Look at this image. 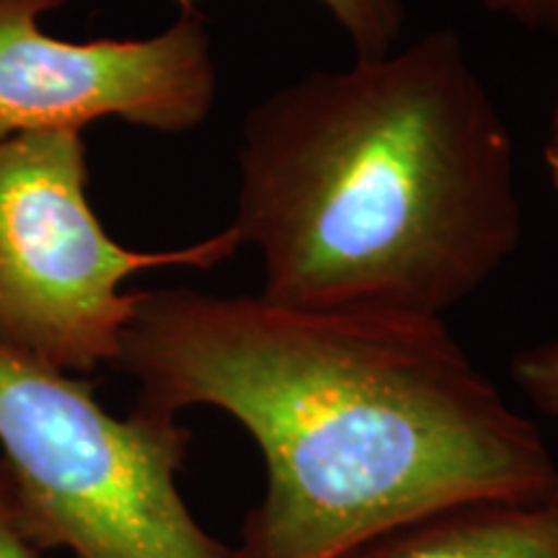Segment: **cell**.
I'll list each match as a JSON object with an SVG mask.
<instances>
[{"label": "cell", "instance_id": "obj_8", "mask_svg": "<svg viewBox=\"0 0 558 558\" xmlns=\"http://www.w3.org/2000/svg\"><path fill=\"white\" fill-rule=\"evenodd\" d=\"M509 375L543 416L558 418V341L520 349L509 365Z\"/></svg>", "mask_w": 558, "mask_h": 558}, {"label": "cell", "instance_id": "obj_11", "mask_svg": "<svg viewBox=\"0 0 558 558\" xmlns=\"http://www.w3.org/2000/svg\"><path fill=\"white\" fill-rule=\"evenodd\" d=\"M543 160H546L550 184H554V190L558 192V107L554 114V124H550V137L546 143V150H543Z\"/></svg>", "mask_w": 558, "mask_h": 558}, {"label": "cell", "instance_id": "obj_1", "mask_svg": "<svg viewBox=\"0 0 558 558\" xmlns=\"http://www.w3.org/2000/svg\"><path fill=\"white\" fill-rule=\"evenodd\" d=\"M114 367L137 411L218 409L256 442L267 486L233 558H347L435 509L558 486L538 424L437 316L150 290Z\"/></svg>", "mask_w": 558, "mask_h": 558}, {"label": "cell", "instance_id": "obj_6", "mask_svg": "<svg viewBox=\"0 0 558 558\" xmlns=\"http://www.w3.org/2000/svg\"><path fill=\"white\" fill-rule=\"evenodd\" d=\"M347 558H558V486L435 509Z\"/></svg>", "mask_w": 558, "mask_h": 558}, {"label": "cell", "instance_id": "obj_4", "mask_svg": "<svg viewBox=\"0 0 558 558\" xmlns=\"http://www.w3.org/2000/svg\"><path fill=\"white\" fill-rule=\"evenodd\" d=\"M83 132L0 140V349L65 375L114 365L148 269H213L243 246L239 230L173 251H135L104 230L88 199Z\"/></svg>", "mask_w": 558, "mask_h": 558}, {"label": "cell", "instance_id": "obj_3", "mask_svg": "<svg viewBox=\"0 0 558 558\" xmlns=\"http://www.w3.org/2000/svg\"><path fill=\"white\" fill-rule=\"evenodd\" d=\"M192 429L132 409L114 416L94 383L0 349V456L39 550L73 558H233L179 488Z\"/></svg>", "mask_w": 558, "mask_h": 558}, {"label": "cell", "instance_id": "obj_10", "mask_svg": "<svg viewBox=\"0 0 558 558\" xmlns=\"http://www.w3.org/2000/svg\"><path fill=\"white\" fill-rule=\"evenodd\" d=\"M488 13L512 19L530 29L558 32V0H476Z\"/></svg>", "mask_w": 558, "mask_h": 558}, {"label": "cell", "instance_id": "obj_9", "mask_svg": "<svg viewBox=\"0 0 558 558\" xmlns=\"http://www.w3.org/2000/svg\"><path fill=\"white\" fill-rule=\"evenodd\" d=\"M41 550L29 541L21 518V499L16 481L0 456V558H39Z\"/></svg>", "mask_w": 558, "mask_h": 558}, {"label": "cell", "instance_id": "obj_5", "mask_svg": "<svg viewBox=\"0 0 558 558\" xmlns=\"http://www.w3.org/2000/svg\"><path fill=\"white\" fill-rule=\"evenodd\" d=\"M65 0H0V140L122 120L194 130L218 99L213 37L197 9L148 39L65 41L39 26Z\"/></svg>", "mask_w": 558, "mask_h": 558}, {"label": "cell", "instance_id": "obj_7", "mask_svg": "<svg viewBox=\"0 0 558 558\" xmlns=\"http://www.w3.org/2000/svg\"><path fill=\"white\" fill-rule=\"evenodd\" d=\"M179 11L194 9L197 0H173ZM347 34L354 60L383 58L396 50L407 26V0H318Z\"/></svg>", "mask_w": 558, "mask_h": 558}, {"label": "cell", "instance_id": "obj_2", "mask_svg": "<svg viewBox=\"0 0 558 558\" xmlns=\"http://www.w3.org/2000/svg\"><path fill=\"white\" fill-rule=\"evenodd\" d=\"M239 173L275 303L445 318L522 241L512 135L452 29L264 96Z\"/></svg>", "mask_w": 558, "mask_h": 558}]
</instances>
